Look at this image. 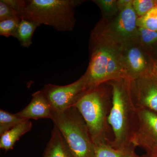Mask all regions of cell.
Returning <instances> with one entry per match:
<instances>
[{"label": "cell", "mask_w": 157, "mask_h": 157, "mask_svg": "<svg viewBox=\"0 0 157 157\" xmlns=\"http://www.w3.org/2000/svg\"><path fill=\"white\" fill-rule=\"evenodd\" d=\"M111 104V87L107 82L87 90L74 106L84 120L95 145L110 144L108 118Z\"/></svg>", "instance_id": "cell-3"}, {"label": "cell", "mask_w": 157, "mask_h": 157, "mask_svg": "<svg viewBox=\"0 0 157 157\" xmlns=\"http://www.w3.org/2000/svg\"><path fill=\"white\" fill-rule=\"evenodd\" d=\"M135 147L144 149L147 155L157 150V114L146 109H137L136 128L131 140Z\"/></svg>", "instance_id": "cell-8"}, {"label": "cell", "mask_w": 157, "mask_h": 157, "mask_svg": "<svg viewBox=\"0 0 157 157\" xmlns=\"http://www.w3.org/2000/svg\"><path fill=\"white\" fill-rule=\"evenodd\" d=\"M131 0L118 1L119 11L108 19L102 18L94 29L124 46L137 39V17Z\"/></svg>", "instance_id": "cell-6"}, {"label": "cell", "mask_w": 157, "mask_h": 157, "mask_svg": "<svg viewBox=\"0 0 157 157\" xmlns=\"http://www.w3.org/2000/svg\"><path fill=\"white\" fill-rule=\"evenodd\" d=\"M102 11V18L108 19L113 17L119 11L118 1L116 0H96L93 1Z\"/></svg>", "instance_id": "cell-19"}, {"label": "cell", "mask_w": 157, "mask_h": 157, "mask_svg": "<svg viewBox=\"0 0 157 157\" xmlns=\"http://www.w3.org/2000/svg\"><path fill=\"white\" fill-rule=\"evenodd\" d=\"M147 157H157V150L152 153L151 154L147 155Z\"/></svg>", "instance_id": "cell-24"}, {"label": "cell", "mask_w": 157, "mask_h": 157, "mask_svg": "<svg viewBox=\"0 0 157 157\" xmlns=\"http://www.w3.org/2000/svg\"><path fill=\"white\" fill-rule=\"evenodd\" d=\"M111 87L112 104L108 116L113 134L109 145L116 149L133 146L131 140L136 128L137 109L129 88V79L120 78L108 82Z\"/></svg>", "instance_id": "cell-2"}, {"label": "cell", "mask_w": 157, "mask_h": 157, "mask_svg": "<svg viewBox=\"0 0 157 157\" xmlns=\"http://www.w3.org/2000/svg\"><path fill=\"white\" fill-rule=\"evenodd\" d=\"M33 127L32 122L26 120L1 135L0 148L6 151L12 149L20 137L29 132Z\"/></svg>", "instance_id": "cell-13"}, {"label": "cell", "mask_w": 157, "mask_h": 157, "mask_svg": "<svg viewBox=\"0 0 157 157\" xmlns=\"http://www.w3.org/2000/svg\"><path fill=\"white\" fill-rule=\"evenodd\" d=\"M51 119L69 145L74 157H95V144L87 125L75 106L54 112Z\"/></svg>", "instance_id": "cell-5"}, {"label": "cell", "mask_w": 157, "mask_h": 157, "mask_svg": "<svg viewBox=\"0 0 157 157\" xmlns=\"http://www.w3.org/2000/svg\"><path fill=\"white\" fill-rule=\"evenodd\" d=\"M144 157H147V156H144Z\"/></svg>", "instance_id": "cell-25"}, {"label": "cell", "mask_w": 157, "mask_h": 157, "mask_svg": "<svg viewBox=\"0 0 157 157\" xmlns=\"http://www.w3.org/2000/svg\"><path fill=\"white\" fill-rule=\"evenodd\" d=\"M20 19L10 18L0 21V35L16 38Z\"/></svg>", "instance_id": "cell-20"}, {"label": "cell", "mask_w": 157, "mask_h": 157, "mask_svg": "<svg viewBox=\"0 0 157 157\" xmlns=\"http://www.w3.org/2000/svg\"><path fill=\"white\" fill-rule=\"evenodd\" d=\"M25 120L15 113L0 109V136Z\"/></svg>", "instance_id": "cell-17"}, {"label": "cell", "mask_w": 157, "mask_h": 157, "mask_svg": "<svg viewBox=\"0 0 157 157\" xmlns=\"http://www.w3.org/2000/svg\"><path fill=\"white\" fill-rule=\"evenodd\" d=\"M137 40L150 53L151 49L157 45V32L138 27Z\"/></svg>", "instance_id": "cell-16"}, {"label": "cell", "mask_w": 157, "mask_h": 157, "mask_svg": "<svg viewBox=\"0 0 157 157\" xmlns=\"http://www.w3.org/2000/svg\"><path fill=\"white\" fill-rule=\"evenodd\" d=\"M129 88L137 109H146L157 114V80L150 73L129 79Z\"/></svg>", "instance_id": "cell-10"}, {"label": "cell", "mask_w": 157, "mask_h": 157, "mask_svg": "<svg viewBox=\"0 0 157 157\" xmlns=\"http://www.w3.org/2000/svg\"><path fill=\"white\" fill-rule=\"evenodd\" d=\"M150 74L157 80V60H153Z\"/></svg>", "instance_id": "cell-23"}, {"label": "cell", "mask_w": 157, "mask_h": 157, "mask_svg": "<svg viewBox=\"0 0 157 157\" xmlns=\"http://www.w3.org/2000/svg\"><path fill=\"white\" fill-rule=\"evenodd\" d=\"M138 27L157 32V5L142 17L137 18Z\"/></svg>", "instance_id": "cell-18"}, {"label": "cell", "mask_w": 157, "mask_h": 157, "mask_svg": "<svg viewBox=\"0 0 157 157\" xmlns=\"http://www.w3.org/2000/svg\"><path fill=\"white\" fill-rule=\"evenodd\" d=\"M10 18H20L7 0L0 1V21Z\"/></svg>", "instance_id": "cell-22"}, {"label": "cell", "mask_w": 157, "mask_h": 157, "mask_svg": "<svg viewBox=\"0 0 157 157\" xmlns=\"http://www.w3.org/2000/svg\"><path fill=\"white\" fill-rule=\"evenodd\" d=\"M82 1L76 0L25 1L21 19L48 25L60 32L73 30L76 24L75 8Z\"/></svg>", "instance_id": "cell-4"}, {"label": "cell", "mask_w": 157, "mask_h": 157, "mask_svg": "<svg viewBox=\"0 0 157 157\" xmlns=\"http://www.w3.org/2000/svg\"><path fill=\"white\" fill-rule=\"evenodd\" d=\"M95 157H140L135 153L134 146L124 148H113L106 144L95 145Z\"/></svg>", "instance_id": "cell-14"}, {"label": "cell", "mask_w": 157, "mask_h": 157, "mask_svg": "<svg viewBox=\"0 0 157 157\" xmlns=\"http://www.w3.org/2000/svg\"><path fill=\"white\" fill-rule=\"evenodd\" d=\"M29 104L22 110L15 114L25 120H38L51 118L53 111L51 106L42 90L33 94Z\"/></svg>", "instance_id": "cell-11"}, {"label": "cell", "mask_w": 157, "mask_h": 157, "mask_svg": "<svg viewBox=\"0 0 157 157\" xmlns=\"http://www.w3.org/2000/svg\"><path fill=\"white\" fill-rule=\"evenodd\" d=\"M39 26L40 25L33 21L25 19L20 20L16 39L21 46L29 48L33 44L32 39L35 31Z\"/></svg>", "instance_id": "cell-15"}, {"label": "cell", "mask_w": 157, "mask_h": 157, "mask_svg": "<svg viewBox=\"0 0 157 157\" xmlns=\"http://www.w3.org/2000/svg\"><path fill=\"white\" fill-rule=\"evenodd\" d=\"M43 157H74L63 136L54 125Z\"/></svg>", "instance_id": "cell-12"}, {"label": "cell", "mask_w": 157, "mask_h": 157, "mask_svg": "<svg viewBox=\"0 0 157 157\" xmlns=\"http://www.w3.org/2000/svg\"><path fill=\"white\" fill-rule=\"evenodd\" d=\"M123 47L95 29L93 30L90 39L89 64L83 75L87 90L111 80L126 78Z\"/></svg>", "instance_id": "cell-1"}, {"label": "cell", "mask_w": 157, "mask_h": 157, "mask_svg": "<svg viewBox=\"0 0 157 157\" xmlns=\"http://www.w3.org/2000/svg\"><path fill=\"white\" fill-rule=\"evenodd\" d=\"M54 112H61L74 107L80 97L87 90L83 75L78 80L67 85L50 84L41 90Z\"/></svg>", "instance_id": "cell-7"}, {"label": "cell", "mask_w": 157, "mask_h": 157, "mask_svg": "<svg viewBox=\"0 0 157 157\" xmlns=\"http://www.w3.org/2000/svg\"><path fill=\"white\" fill-rule=\"evenodd\" d=\"M122 56L126 76L128 79L131 80L150 73L153 59L137 39L124 45Z\"/></svg>", "instance_id": "cell-9"}, {"label": "cell", "mask_w": 157, "mask_h": 157, "mask_svg": "<svg viewBox=\"0 0 157 157\" xmlns=\"http://www.w3.org/2000/svg\"><path fill=\"white\" fill-rule=\"evenodd\" d=\"M157 5L156 1L133 0L132 6L137 17H142Z\"/></svg>", "instance_id": "cell-21"}]
</instances>
